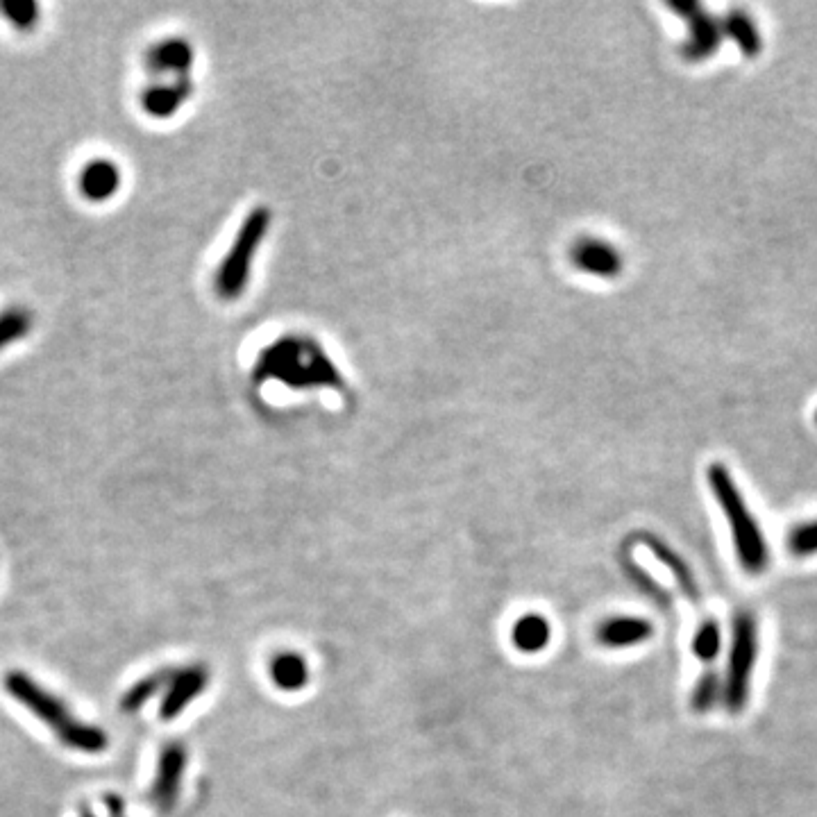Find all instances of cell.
Wrapping results in <instances>:
<instances>
[{"label": "cell", "mask_w": 817, "mask_h": 817, "mask_svg": "<svg viewBox=\"0 0 817 817\" xmlns=\"http://www.w3.org/2000/svg\"><path fill=\"white\" fill-rule=\"evenodd\" d=\"M627 575L638 588H643V591L650 597H654V600L659 602L661 606H670V600H668V595H665L663 588L659 584H654V581L650 579V575H647L645 570H640L636 563H631V561L627 563Z\"/></svg>", "instance_id": "cell-22"}, {"label": "cell", "mask_w": 817, "mask_h": 817, "mask_svg": "<svg viewBox=\"0 0 817 817\" xmlns=\"http://www.w3.org/2000/svg\"><path fill=\"white\" fill-rule=\"evenodd\" d=\"M0 14L5 16L12 28L30 32L39 25L41 7L35 0H0Z\"/></svg>", "instance_id": "cell-18"}, {"label": "cell", "mask_w": 817, "mask_h": 817, "mask_svg": "<svg viewBox=\"0 0 817 817\" xmlns=\"http://www.w3.org/2000/svg\"><path fill=\"white\" fill-rule=\"evenodd\" d=\"M643 541L645 545L650 547L652 554L656 559H659L665 568L672 572V577L677 579V584L681 588V593H684L690 602L697 604L699 602V586L695 581L693 570H690L688 563L679 557V554L672 550V547L661 541L659 536H652V534H643Z\"/></svg>", "instance_id": "cell-13"}, {"label": "cell", "mask_w": 817, "mask_h": 817, "mask_svg": "<svg viewBox=\"0 0 817 817\" xmlns=\"http://www.w3.org/2000/svg\"><path fill=\"white\" fill-rule=\"evenodd\" d=\"M815 425H817V411H815Z\"/></svg>", "instance_id": "cell-24"}, {"label": "cell", "mask_w": 817, "mask_h": 817, "mask_svg": "<svg viewBox=\"0 0 817 817\" xmlns=\"http://www.w3.org/2000/svg\"><path fill=\"white\" fill-rule=\"evenodd\" d=\"M706 479H709L713 498L720 504L724 518H727L731 527V538H734V550L740 568L749 572V575H763L770 566V547L761 527H758L754 513L749 511L738 484L731 477L729 468L722 466V463H713L706 470Z\"/></svg>", "instance_id": "cell-2"}, {"label": "cell", "mask_w": 817, "mask_h": 817, "mask_svg": "<svg viewBox=\"0 0 817 817\" xmlns=\"http://www.w3.org/2000/svg\"><path fill=\"white\" fill-rule=\"evenodd\" d=\"M80 193L89 202H107L119 193L123 184L121 168L105 157L91 159L80 171Z\"/></svg>", "instance_id": "cell-9"}, {"label": "cell", "mask_w": 817, "mask_h": 817, "mask_svg": "<svg viewBox=\"0 0 817 817\" xmlns=\"http://www.w3.org/2000/svg\"><path fill=\"white\" fill-rule=\"evenodd\" d=\"M722 699V679L715 670H706L702 677L697 679L690 693V709L695 713H709L713 706Z\"/></svg>", "instance_id": "cell-19"}, {"label": "cell", "mask_w": 817, "mask_h": 817, "mask_svg": "<svg viewBox=\"0 0 817 817\" xmlns=\"http://www.w3.org/2000/svg\"><path fill=\"white\" fill-rule=\"evenodd\" d=\"M184 772H187V747L182 743L164 745L159 752L153 788H150V802L159 813L173 811V806L178 804Z\"/></svg>", "instance_id": "cell-5"}, {"label": "cell", "mask_w": 817, "mask_h": 817, "mask_svg": "<svg viewBox=\"0 0 817 817\" xmlns=\"http://www.w3.org/2000/svg\"><path fill=\"white\" fill-rule=\"evenodd\" d=\"M654 634V625L643 616H611L597 627V643L609 650H627V647L643 645Z\"/></svg>", "instance_id": "cell-8"}, {"label": "cell", "mask_w": 817, "mask_h": 817, "mask_svg": "<svg viewBox=\"0 0 817 817\" xmlns=\"http://www.w3.org/2000/svg\"><path fill=\"white\" fill-rule=\"evenodd\" d=\"M722 650V627L715 618L704 620L693 638V652L702 663H713Z\"/></svg>", "instance_id": "cell-20"}, {"label": "cell", "mask_w": 817, "mask_h": 817, "mask_svg": "<svg viewBox=\"0 0 817 817\" xmlns=\"http://www.w3.org/2000/svg\"><path fill=\"white\" fill-rule=\"evenodd\" d=\"M670 7L675 12H679L690 25V39L684 48L686 60L690 62H702L713 57L715 50L722 44V23L713 19L711 14H706L702 7L693 0H686V3H670Z\"/></svg>", "instance_id": "cell-6"}, {"label": "cell", "mask_w": 817, "mask_h": 817, "mask_svg": "<svg viewBox=\"0 0 817 817\" xmlns=\"http://www.w3.org/2000/svg\"><path fill=\"white\" fill-rule=\"evenodd\" d=\"M268 675L284 693H300L309 684L311 670L305 656L298 652H277L268 663Z\"/></svg>", "instance_id": "cell-11"}, {"label": "cell", "mask_w": 817, "mask_h": 817, "mask_svg": "<svg viewBox=\"0 0 817 817\" xmlns=\"http://www.w3.org/2000/svg\"><path fill=\"white\" fill-rule=\"evenodd\" d=\"M173 670H157L153 675L139 679L137 684H132L125 695L121 697V711L123 713H139L143 706H146L155 695L166 690L168 681H171Z\"/></svg>", "instance_id": "cell-16"}, {"label": "cell", "mask_w": 817, "mask_h": 817, "mask_svg": "<svg viewBox=\"0 0 817 817\" xmlns=\"http://www.w3.org/2000/svg\"><path fill=\"white\" fill-rule=\"evenodd\" d=\"M143 62L153 73H178L184 78L193 64V50L184 39H166L150 48Z\"/></svg>", "instance_id": "cell-12"}, {"label": "cell", "mask_w": 817, "mask_h": 817, "mask_svg": "<svg viewBox=\"0 0 817 817\" xmlns=\"http://www.w3.org/2000/svg\"><path fill=\"white\" fill-rule=\"evenodd\" d=\"M191 96V82L182 78L171 84H150L141 91V109L150 119H171Z\"/></svg>", "instance_id": "cell-10"}, {"label": "cell", "mask_w": 817, "mask_h": 817, "mask_svg": "<svg viewBox=\"0 0 817 817\" xmlns=\"http://www.w3.org/2000/svg\"><path fill=\"white\" fill-rule=\"evenodd\" d=\"M32 332V314L23 307H10L0 314V352L23 341Z\"/></svg>", "instance_id": "cell-17"}, {"label": "cell", "mask_w": 817, "mask_h": 817, "mask_svg": "<svg viewBox=\"0 0 817 817\" xmlns=\"http://www.w3.org/2000/svg\"><path fill=\"white\" fill-rule=\"evenodd\" d=\"M80 817H96V815H94V813H91V811H84V808H82V813H80Z\"/></svg>", "instance_id": "cell-23"}, {"label": "cell", "mask_w": 817, "mask_h": 817, "mask_svg": "<svg viewBox=\"0 0 817 817\" xmlns=\"http://www.w3.org/2000/svg\"><path fill=\"white\" fill-rule=\"evenodd\" d=\"M758 659V622L754 613L740 611L734 620L729 645L727 675L722 679V704L731 715H740L749 704Z\"/></svg>", "instance_id": "cell-3"}, {"label": "cell", "mask_w": 817, "mask_h": 817, "mask_svg": "<svg viewBox=\"0 0 817 817\" xmlns=\"http://www.w3.org/2000/svg\"><path fill=\"white\" fill-rule=\"evenodd\" d=\"M511 640L520 652L538 654L552 640V625L543 613H525L511 629Z\"/></svg>", "instance_id": "cell-14"}, {"label": "cell", "mask_w": 817, "mask_h": 817, "mask_svg": "<svg viewBox=\"0 0 817 817\" xmlns=\"http://www.w3.org/2000/svg\"><path fill=\"white\" fill-rule=\"evenodd\" d=\"M788 550L797 559L815 557L817 554V520L799 522L788 534Z\"/></svg>", "instance_id": "cell-21"}, {"label": "cell", "mask_w": 817, "mask_h": 817, "mask_svg": "<svg viewBox=\"0 0 817 817\" xmlns=\"http://www.w3.org/2000/svg\"><path fill=\"white\" fill-rule=\"evenodd\" d=\"M3 686L7 695L23 704L35 718H39L53 734L60 738V743L75 752L82 754H100L107 749V734L96 724L82 722L71 715L60 697L50 693L39 681L25 675L23 670H10L3 677Z\"/></svg>", "instance_id": "cell-1"}, {"label": "cell", "mask_w": 817, "mask_h": 817, "mask_svg": "<svg viewBox=\"0 0 817 817\" xmlns=\"http://www.w3.org/2000/svg\"><path fill=\"white\" fill-rule=\"evenodd\" d=\"M209 684V668L202 663L187 665L182 670H173L171 681H168L166 693L159 706V718L171 722L189 709L193 699H198Z\"/></svg>", "instance_id": "cell-7"}, {"label": "cell", "mask_w": 817, "mask_h": 817, "mask_svg": "<svg viewBox=\"0 0 817 817\" xmlns=\"http://www.w3.org/2000/svg\"><path fill=\"white\" fill-rule=\"evenodd\" d=\"M722 35H727L734 44L738 46L740 53H743L747 60H754L761 53L763 41L758 35L756 23L749 19L745 12H731L724 16L722 21Z\"/></svg>", "instance_id": "cell-15"}, {"label": "cell", "mask_w": 817, "mask_h": 817, "mask_svg": "<svg viewBox=\"0 0 817 817\" xmlns=\"http://www.w3.org/2000/svg\"><path fill=\"white\" fill-rule=\"evenodd\" d=\"M268 225H271V214L268 209L257 207L246 216V221L239 227L234 243L227 250L223 264L216 271V293L225 300H237L250 280V266L257 250L264 241Z\"/></svg>", "instance_id": "cell-4"}]
</instances>
